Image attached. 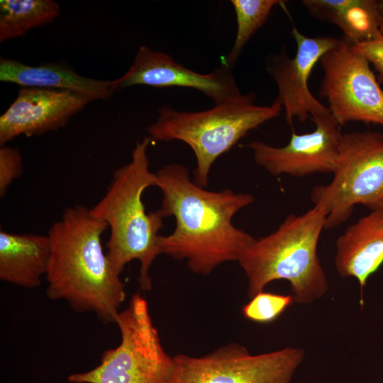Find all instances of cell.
I'll return each mask as SVG.
<instances>
[{"instance_id":"6da1fadb","label":"cell","mask_w":383,"mask_h":383,"mask_svg":"<svg viewBox=\"0 0 383 383\" xmlns=\"http://www.w3.org/2000/svg\"><path fill=\"white\" fill-rule=\"evenodd\" d=\"M155 174V187L162 194L157 211L163 218L176 220L174 231L159 237L160 255L186 260L192 272L208 275L223 262L238 260L255 240L232 222L238 211L253 203V195L205 189L191 181L188 169L178 163Z\"/></svg>"},{"instance_id":"7a4b0ae2","label":"cell","mask_w":383,"mask_h":383,"mask_svg":"<svg viewBox=\"0 0 383 383\" xmlns=\"http://www.w3.org/2000/svg\"><path fill=\"white\" fill-rule=\"evenodd\" d=\"M107 223L84 205L65 209L48 231L50 257L46 294L65 300L76 311H91L115 323L126 298L125 285L103 250Z\"/></svg>"},{"instance_id":"3957f363","label":"cell","mask_w":383,"mask_h":383,"mask_svg":"<svg viewBox=\"0 0 383 383\" xmlns=\"http://www.w3.org/2000/svg\"><path fill=\"white\" fill-rule=\"evenodd\" d=\"M148 136L137 142L131 161L113 173L105 195L92 208L91 214L110 228L107 257L118 274L133 260L140 263L138 282L142 290L152 288L150 267L160 255L158 240L163 217L157 210L146 213L143 194L155 187V174L149 169Z\"/></svg>"},{"instance_id":"277c9868","label":"cell","mask_w":383,"mask_h":383,"mask_svg":"<svg viewBox=\"0 0 383 383\" xmlns=\"http://www.w3.org/2000/svg\"><path fill=\"white\" fill-rule=\"evenodd\" d=\"M327 215L316 206L299 216L290 214L277 230L255 239L241 253L238 261L248 279L249 299L278 279L290 283L297 304L312 303L328 292V283L317 252Z\"/></svg>"},{"instance_id":"5b68a950","label":"cell","mask_w":383,"mask_h":383,"mask_svg":"<svg viewBox=\"0 0 383 383\" xmlns=\"http://www.w3.org/2000/svg\"><path fill=\"white\" fill-rule=\"evenodd\" d=\"M254 93L201 111H179L168 107L158 110L159 116L147 131L156 141L181 140L193 150L196 166L194 182L204 188L216 160L230 150L248 133L267 121L278 117L282 107L254 104Z\"/></svg>"},{"instance_id":"8992f818","label":"cell","mask_w":383,"mask_h":383,"mask_svg":"<svg viewBox=\"0 0 383 383\" xmlns=\"http://www.w3.org/2000/svg\"><path fill=\"white\" fill-rule=\"evenodd\" d=\"M332 180L314 187L311 199L327 213L325 229L345 222L355 206L383 211V135L376 131L342 133Z\"/></svg>"},{"instance_id":"52a82bcc","label":"cell","mask_w":383,"mask_h":383,"mask_svg":"<svg viewBox=\"0 0 383 383\" xmlns=\"http://www.w3.org/2000/svg\"><path fill=\"white\" fill-rule=\"evenodd\" d=\"M115 323L121 333L120 344L104 351L98 366L72 374L67 380L71 383H170L173 357L161 343L145 299L133 294Z\"/></svg>"},{"instance_id":"ba28073f","label":"cell","mask_w":383,"mask_h":383,"mask_svg":"<svg viewBox=\"0 0 383 383\" xmlns=\"http://www.w3.org/2000/svg\"><path fill=\"white\" fill-rule=\"evenodd\" d=\"M304 355L292 347L252 355L229 343L201 357L175 355L170 383H291Z\"/></svg>"},{"instance_id":"9c48e42d","label":"cell","mask_w":383,"mask_h":383,"mask_svg":"<svg viewBox=\"0 0 383 383\" xmlns=\"http://www.w3.org/2000/svg\"><path fill=\"white\" fill-rule=\"evenodd\" d=\"M319 62L323 70L319 94L338 126L352 121L383 126V90L355 45L338 39Z\"/></svg>"},{"instance_id":"30bf717a","label":"cell","mask_w":383,"mask_h":383,"mask_svg":"<svg viewBox=\"0 0 383 383\" xmlns=\"http://www.w3.org/2000/svg\"><path fill=\"white\" fill-rule=\"evenodd\" d=\"M311 119L313 131L297 134L294 131L289 142L283 147H274L261 141L245 146L250 148L257 165L270 174L304 177L316 173H333L340 154L342 133L329 109Z\"/></svg>"},{"instance_id":"8fae6325","label":"cell","mask_w":383,"mask_h":383,"mask_svg":"<svg viewBox=\"0 0 383 383\" xmlns=\"http://www.w3.org/2000/svg\"><path fill=\"white\" fill-rule=\"evenodd\" d=\"M232 68L223 63L211 73L201 74L177 62L165 52L141 45L132 65L123 76L112 80L111 86L114 91L134 85L191 88L202 92L216 105L243 95Z\"/></svg>"},{"instance_id":"7c38bea8","label":"cell","mask_w":383,"mask_h":383,"mask_svg":"<svg viewBox=\"0 0 383 383\" xmlns=\"http://www.w3.org/2000/svg\"><path fill=\"white\" fill-rule=\"evenodd\" d=\"M291 35L296 44L295 56L289 57L283 52L270 56L267 71L277 88L274 102L282 107L287 123L292 126L294 118L304 123L314 115L328 110L310 91L308 81L315 65L338 39L306 36L295 26Z\"/></svg>"},{"instance_id":"4fadbf2b","label":"cell","mask_w":383,"mask_h":383,"mask_svg":"<svg viewBox=\"0 0 383 383\" xmlns=\"http://www.w3.org/2000/svg\"><path fill=\"white\" fill-rule=\"evenodd\" d=\"M89 102L67 91L22 87L0 116V145L21 135H40L62 128Z\"/></svg>"},{"instance_id":"5bb4252c","label":"cell","mask_w":383,"mask_h":383,"mask_svg":"<svg viewBox=\"0 0 383 383\" xmlns=\"http://www.w3.org/2000/svg\"><path fill=\"white\" fill-rule=\"evenodd\" d=\"M335 267L343 277L360 284V305L369 277L383 264V211H371L347 228L336 240Z\"/></svg>"},{"instance_id":"9a60e30c","label":"cell","mask_w":383,"mask_h":383,"mask_svg":"<svg viewBox=\"0 0 383 383\" xmlns=\"http://www.w3.org/2000/svg\"><path fill=\"white\" fill-rule=\"evenodd\" d=\"M0 80L25 87L67 91L89 99L105 100L114 91L111 81L86 77L69 67L58 64L29 65L1 57Z\"/></svg>"},{"instance_id":"2e32d148","label":"cell","mask_w":383,"mask_h":383,"mask_svg":"<svg viewBox=\"0 0 383 383\" xmlns=\"http://www.w3.org/2000/svg\"><path fill=\"white\" fill-rule=\"evenodd\" d=\"M50 257L48 235L0 232V279L33 289L46 275Z\"/></svg>"},{"instance_id":"e0dca14e","label":"cell","mask_w":383,"mask_h":383,"mask_svg":"<svg viewBox=\"0 0 383 383\" xmlns=\"http://www.w3.org/2000/svg\"><path fill=\"white\" fill-rule=\"evenodd\" d=\"M302 4L316 18L333 23L353 44L371 40L382 34L383 20L374 0H303Z\"/></svg>"},{"instance_id":"ac0fdd59","label":"cell","mask_w":383,"mask_h":383,"mask_svg":"<svg viewBox=\"0 0 383 383\" xmlns=\"http://www.w3.org/2000/svg\"><path fill=\"white\" fill-rule=\"evenodd\" d=\"M60 13V6L52 0H1L0 42L23 36Z\"/></svg>"},{"instance_id":"d6986e66","label":"cell","mask_w":383,"mask_h":383,"mask_svg":"<svg viewBox=\"0 0 383 383\" xmlns=\"http://www.w3.org/2000/svg\"><path fill=\"white\" fill-rule=\"evenodd\" d=\"M236 21L237 32L231 52L223 63L233 67L245 45L264 24L278 0H231Z\"/></svg>"},{"instance_id":"ffe728a7","label":"cell","mask_w":383,"mask_h":383,"mask_svg":"<svg viewBox=\"0 0 383 383\" xmlns=\"http://www.w3.org/2000/svg\"><path fill=\"white\" fill-rule=\"evenodd\" d=\"M294 302L292 294L283 295L261 292L242 308L243 316L258 323H270L277 320Z\"/></svg>"},{"instance_id":"44dd1931","label":"cell","mask_w":383,"mask_h":383,"mask_svg":"<svg viewBox=\"0 0 383 383\" xmlns=\"http://www.w3.org/2000/svg\"><path fill=\"white\" fill-rule=\"evenodd\" d=\"M23 172L20 151L8 145L0 148V196L4 197L11 182Z\"/></svg>"},{"instance_id":"7402d4cb","label":"cell","mask_w":383,"mask_h":383,"mask_svg":"<svg viewBox=\"0 0 383 383\" xmlns=\"http://www.w3.org/2000/svg\"><path fill=\"white\" fill-rule=\"evenodd\" d=\"M354 45L361 55L374 65L378 72L379 83L383 84V35Z\"/></svg>"},{"instance_id":"603a6c76","label":"cell","mask_w":383,"mask_h":383,"mask_svg":"<svg viewBox=\"0 0 383 383\" xmlns=\"http://www.w3.org/2000/svg\"><path fill=\"white\" fill-rule=\"evenodd\" d=\"M377 7L379 13L383 19V0L377 1Z\"/></svg>"},{"instance_id":"cb8c5ba5","label":"cell","mask_w":383,"mask_h":383,"mask_svg":"<svg viewBox=\"0 0 383 383\" xmlns=\"http://www.w3.org/2000/svg\"><path fill=\"white\" fill-rule=\"evenodd\" d=\"M379 29H380V31H381L382 34L383 35V20L382 21V22L380 23Z\"/></svg>"}]
</instances>
